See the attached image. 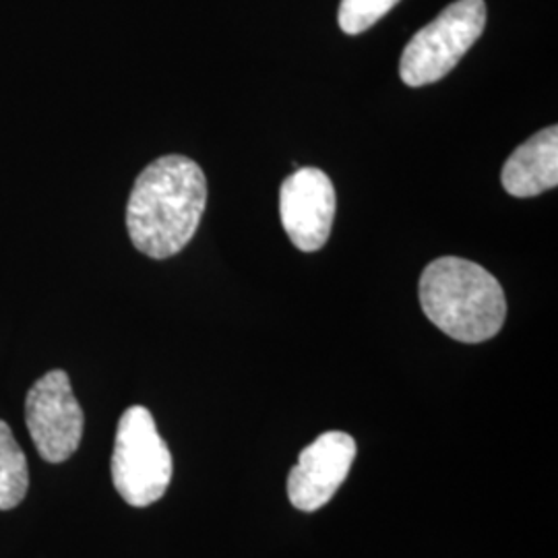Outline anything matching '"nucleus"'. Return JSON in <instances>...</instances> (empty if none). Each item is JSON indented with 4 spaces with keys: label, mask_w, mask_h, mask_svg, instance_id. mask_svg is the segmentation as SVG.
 I'll use <instances>...</instances> for the list:
<instances>
[{
    "label": "nucleus",
    "mask_w": 558,
    "mask_h": 558,
    "mask_svg": "<svg viewBox=\"0 0 558 558\" xmlns=\"http://www.w3.org/2000/svg\"><path fill=\"white\" fill-rule=\"evenodd\" d=\"M399 0H341L339 27L350 36H359L385 17Z\"/></svg>",
    "instance_id": "9d476101"
},
{
    "label": "nucleus",
    "mask_w": 558,
    "mask_h": 558,
    "mask_svg": "<svg viewBox=\"0 0 558 558\" xmlns=\"http://www.w3.org/2000/svg\"><path fill=\"white\" fill-rule=\"evenodd\" d=\"M112 482L131 507H149L166 495L172 482V456L161 439L151 412L143 405L129 408L119 420Z\"/></svg>",
    "instance_id": "7ed1b4c3"
},
{
    "label": "nucleus",
    "mask_w": 558,
    "mask_h": 558,
    "mask_svg": "<svg viewBox=\"0 0 558 558\" xmlns=\"http://www.w3.org/2000/svg\"><path fill=\"white\" fill-rule=\"evenodd\" d=\"M336 189L319 168H302L283 180L279 214L286 234L304 253L325 246L336 218Z\"/></svg>",
    "instance_id": "423d86ee"
},
{
    "label": "nucleus",
    "mask_w": 558,
    "mask_h": 558,
    "mask_svg": "<svg viewBox=\"0 0 558 558\" xmlns=\"http://www.w3.org/2000/svg\"><path fill=\"white\" fill-rule=\"evenodd\" d=\"M356 458V440L348 433L329 430L299 456L288 476L290 502L306 513L319 511L336 497Z\"/></svg>",
    "instance_id": "0eeeda50"
},
{
    "label": "nucleus",
    "mask_w": 558,
    "mask_h": 558,
    "mask_svg": "<svg viewBox=\"0 0 558 558\" xmlns=\"http://www.w3.org/2000/svg\"><path fill=\"white\" fill-rule=\"evenodd\" d=\"M207 205V179L184 156H161L141 172L126 205L131 242L151 259L180 253L199 228Z\"/></svg>",
    "instance_id": "f257e3e1"
},
{
    "label": "nucleus",
    "mask_w": 558,
    "mask_h": 558,
    "mask_svg": "<svg viewBox=\"0 0 558 558\" xmlns=\"http://www.w3.org/2000/svg\"><path fill=\"white\" fill-rule=\"evenodd\" d=\"M509 195L527 199L558 184V129L548 126L519 145L500 172Z\"/></svg>",
    "instance_id": "6e6552de"
},
{
    "label": "nucleus",
    "mask_w": 558,
    "mask_h": 558,
    "mask_svg": "<svg viewBox=\"0 0 558 558\" xmlns=\"http://www.w3.org/2000/svg\"><path fill=\"white\" fill-rule=\"evenodd\" d=\"M424 315L449 338L463 343L493 339L507 317L499 281L474 260L440 257L420 278Z\"/></svg>",
    "instance_id": "f03ea898"
},
{
    "label": "nucleus",
    "mask_w": 558,
    "mask_h": 558,
    "mask_svg": "<svg viewBox=\"0 0 558 558\" xmlns=\"http://www.w3.org/2000/svg\"><path fill=\"white\" fill-rule=\"evenodd\" d=\"M486 27L484 0H458L408 41L399 60L401 81L424 87L449 75Z\"/></svg>",
    "instance_id": "20e7f679"
},
{
    "label": "nucleus",
    "mask_w": 558,
    "mask_h": 558,
    "mask_svg": "<svg viewBox=\"0 0 558 558\" xmlns=\"http://www.w3.org/2000/svg\"><path fill=\"white\" fill-rule=\"evenodd\" d=\"M29 488L27 459L7 422L0 420V511L21 505Z\"/></svg>",
    "instance_id": "1a4fd4ad"
},
{
    "label": "nucleus",
    "mask_w": 558,
    "mask_h": 558,
    "mask_svg": "<svg viewBox=\"0 0 558 558\" xmlns=\"http://www.w3.org/2000/svg\"><path fill=\"white\" fill-rule=\"evenodd\" d=\"M25 422L44 461L62 463L80 449L85 416L64 371H50L34 383L25 399Z\"/></svg>",
    "instance_id": "39448f33"
}]
</instances>
